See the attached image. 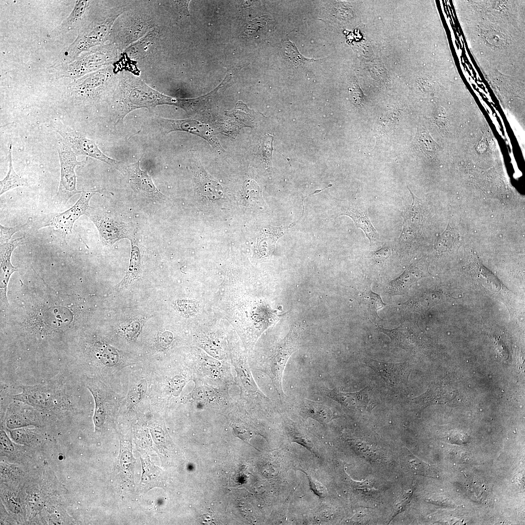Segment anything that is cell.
<instances>
[{
    "instance_id": "obj_1",
    "label": "cell",
    "mask_w": 525,
    "mask_h": 525,
    "mask_svg": "<svg viewBox=\"0 0 525 525\" xmlns=\"http://www.w3.org/2000/svg\"><path fill=\"white\" fill-rule=\"evenodd\" d=\"M118 90L117 123L129 112L138 108L175 104V97L160 93L149 87L140 77L128 72H122L120 76Z\"/></svg>"
},
{
    "instance_id": "obj_2",
    "label": "cell",
    "mask_w": 525,
    "mask_h": 525,
    "mask_svg": "<svg viewBox=\"0 0 525 525\" xmlns=\"http://www.w3.org/2000/svg\"><path fill=\"white\" fill-rule=\"evenodd\" d=\"M128 14L120 23L115 37L114 44L119 50L126 49L158 27L156 18L150 14L134 11Z\"/></svg>"
},
{
    "instance_id": "obj_3",
    "label": "cell",
    "mask_w": 525,
    "mask_h": 525,
    "mask_svg": "<svg viewBox=\"0 0 525 525\" xmlns=\"http://www.w3.org/2000/svg\"><path fill=\"white\" fill-rule=\"evenodd\" d=\"M58 152L60 165V180L56 195L57 202L66 204L74 195L83 191L76 189V176L74 171L81 162L77 160L76 155L64 141L58 143Z\"/></svg>"
},
{
    "instance_id": "obj_4",
    "label": "cell",
    "mask_w": 525,
    "mask_h": 525,
    "mask_svg": "<svg viewBox=\"0 0 525 525\" xmlns=\"http://www.w3.org/2000/svg\"><path fill=\"white\" fill-rule=\"evenodd\" d=\"M51 125L52 128L61 135L65 143L71 149L76 156H87L110 166L117 167L118 161L105 155L99 149L94 140L81 136L59 119L52 120Z\"/></svg>"
},
{
    "instance_id": "obj_5",
    "label": "cell",
    "mask_w": 525,
    "mask_h": 525,
    "mask_svg": "<svg viewBox=\"0 0 525 525\" xmlns=\"http://www.w3.org/2000/svg\"><path fill=\"white\" fill-rule=\"evenodd\" d=\"M131 7L128 3L119 5L106 18L90 24L81 35L74 47V49L76 48L75 52L78 53L88 50L103 43L118 17Z\"/></svg>"
},
{
    "instance_id": "obj_6",
    "label": "cell",
    "mask_w": 525,
    "mask_h": 525,
    "mask_svg": "<svg viewBox=\"0 0 525 525\" xmlns=\"http://www.w3.org/2000/svg\"><path fill=\"white\" fill-rule=\"evenodd\" d=\"M364 363L383 379L389 390L400 393L406 390L411 372L408 363H388L367 359Z\"/></svg>"
},
{
    "instance_id": "obj_7",
    "label": "cell",
    "mask_w": 525,
    "mask_h": 525,
    "mask_svg": "<svg viewBox=\"0 0 525 525\" xmlns=\"http://www.w3.org/2000/svg\"><path fill=\"white\" fill-rule=\"evenodd\" d=\"M158 121L164 134L175 131H185L207 141L220 154L225 153L213 131L206 124L192 119L172 120L159 117Z\"/></svg>"
},
{
    "instance_id": "obj_8",
    "label": "cell",
    "mask_w": 525,
    "mask_h": 525,
    "mask_svg": "<svg viewBox=\"0 0 525 525\" xmlns=\"http://www.w3.org/2000/svg\"><path fill=\"white\" fill-rule=\"evenodd\" d=\"M87 213H90L89 217L97 228L103 244L112 245L123 238L133 240L131 229L124 223L116 221L103 212Z\"/></svg>"
},
{
    "instance_id": "obj_9",
    "label": "cell",
    "mask_w": 525,
    "mask_h": 525,
    "mask_svg": "<svg viewBox=\"0 0 525 525\" xmlns=\"http://www.w3.org/2000/svg\"><path fill=\"white\" fill-rule=\"evenodd\" d=\"M299 335L296 331H291L283 339L272 361L271 369L276 388L280 397L285 394L282 388V377L286 365L292 353L297 348L299 342Z\"/></svg>"
},
{
    "instance_id": "obj_10",
    "label": "cell",
    "mask_w": 525,
    "mask_h": 525,
    "mask_svg": "<svg viewBox=\"0 0 525 525\" xmlns=\"http://www.w3.org/2000/svg\"><path fill=\"white\" fill-rule=\"evenodd\" d=\"M99 191H83L80 198L76 203L66 211L57 214L53 216L48 226H54L62 232L64 236L72 232L73 225L75 221L80 216L87 213L91 207L89 201L91 197Z\"/></svg>"
},
{
    "instance_id": "obj_11",
    "label": "cell",
    "mask_w": 525,
    "mask_h": 525,
    "mask_svg": "<svg viewBox=\"0 0 525 525\" xmlns=\"http://www.w3.org/2000/svg\"><path fill=\"white\" fill-rule=\"evenodd\" d=\"M22 392L13 395L12 398L34 407L49 409L57 406L60 401L59 396L55 390L48 386L36 385L24 386Z\"/></svg>"
},
{
    "instance_id": "obj_12",
    "label": "cell",
    "mask_w": 525,
    "mask_h": 525,
    "mask_svg": "<svg viewBox=\"0 0 525 525\" xmlns=\"http://www.w3.org/2000/svg\"><path fill=\"white\" fill-rule=\"evenodd\" d=\"M321 391L322 393L337 402L348 413H362L368 409L370 400L368 387L352 393L342 392L335 388H323Z\"/></svg>"
},
{
    "instance_id": "obj_13",
    "label": "cell",
    "mask_w": 525,
    "mask_h": 525,
    "mask_svg": "<svg viewBox=\"0 0 525 525\" xmlns=\"http://www.w3.org/2000/svg\"><path fill=\"white\" fill-rule=\"evenodd\" d=\"M119 55L118 48L114 43L92 51L76 63V73L83 74L96 70L116 60Z\"/></svg>"
},
{
    "instance_id": "obj_14",
    "label": "cell",
    "mask_w": 525,
    "mask_h": 525,
    "mask_svg": "<svg viewBox=\"0 0 525 525\" xmlns=\"http://www.w3.org/2000/svg\"><path fill=\"white\" fill-rule=\"evenodd\" d=\"M141 158L136 163L129 164L125 170L132 188L143 195L153 199H164V195L156 187L151 177L140 167Z\"/></svg>"
},
{
    "instance_id": "obj_15",
    "label": "cell",
    "mask_w": 525,
    "mask_h": 525,
    "mask_svg": "<svg viewBox=\"0 0 525 525\" xmlns=\"http://www.w3.org/2000/svg\"><path fill=\"white\" fill-rule=\"evenodd\" d=\"M112 76L110 70H101L88 74L74 84L71 86V91L77 96L91 97L100 91Z\"/></svg>"
},
{
    "instance_id": "obj_16",
    "label": "cell",
    "mask_w": 525,
    "mask_h": 525,
    "mask_svg": "<svg viewBox=\"0 0 525 525\" xmlns=\"http://www.w3.org/2000/svg\"><path fill=\"white\" fill-rule=\"evenodd\" d=\"M23 237H20L0 244V289L2 299L7 303V285L11 275L17 271V268L11 262V256L15 248L23 244Z\"/></svg>"
},
{
    "instance_id": "obj_17",
    "label": "cell",
    "mask_w": 525,
    "mask_h": 525,
    "mask_svg": "<svg viewBox=\"0 0 525 525\" xmlns=\"http://www.w3.org/2000/svg\"><path fill=\"white\" fill-rule=\"evenodd\" d=\"M413 143L419 153L429 159L438 156L442 149L433 138L422 120H420L418 123Z\"/></svg>"
},
{
    "instance_id": "obj_18",
    "label": "cell",
    "mask_w": 525,
    "mask_h": 525,
    "mask_svg": "<svg viewBox=\"0 0 525 525\" xmlns=\"http://www.w3.org/2000/svg\"><path fill=\"white\" fill-rule=\"evenodd\" d=\"M339 215L350 216L353 220L355 225L363 230L367 237L372 244L376 241L378 234L369 219L367 210L362 206L350 205L343 209Z\"/></svg>"
},
{
    "instance_id": "obj_19",
    "label": "cell",
    "mask_w": 525,
    "mask_h": 525,
    "mask_svg": "<svg viewBox=\"0 0 525 525\" xmlns=\"http://www.w3.org/2000/svg\"><path fill=\"white\" fill-rule=\"evenodd\" d=\"M420 265L413 263L407 267L397 278L391 281L387 287V292L391 295H402L421 276Z\"/></svg>"
},
{
    "instance_id": "obj_20",
    "label": "cell",
    "mask_w": 525,
    "mask_h": 525,
    "mask_svg": "<svg viewBox=\"0 0 525 525\" xmlns=\"http://www.w3.org/2000/svg\"><path fill=\"white\" fill-rule=\"evenodd\" d=\"M413 198L412 204L404 211L403 229L400 236L402 240L409 241L416 234L420 226L421 214L418 199L411 192Z\"/></svg>"
},
{
    "instance_id": "obj_21",
    "label": "cell",
    "mask_w": 525,
    "mask_h": 525,
    "mask_svg": "<svg viewBox=\"0 0 525 525\" xmlns=\"http://www.w3.org/2000/svg\"><path fill=\"white\" fill-rule=\"evenodd\" d=\"M196 191L210 200H216L223 194L222 187L215 181L209 178L204 170L200 169L195 175Z\"/></svg>"
},
{
    "instance_id": "obj_22",
    "label": "cell",
    "mask_w": 525,
    "mask_h": 525,
    "mask_svg": "<svg viewBox=\"0 0 525 525\" xmlns=\"http://www.w3.org/2000/svg\"><path fill=\"white\" fill-rule=\"evenodd\" d=\"M448 389L438 384L430 387L422 395L414 398L412 402L421 406H427L430 404H441L450 401L452 398Z\"/></svg>"
},
{
    "instance_id": "obj_23",
    "label": "cell",
    "mask_w": 525,
    "mask_h": 525,
    "mask_svg": "<svg viewBox=\"0 0 525 525\" xmlns=\"http://www.w3.org/2000/svg\"><path fill=\"white\" fill-rule=\"evenodd\" d=\"M377 330L386 334L398 346L404 350L411 349L415 340L411 328L406 323L392 330L385 329L380 326Z\"/></svg>"
},
{
    "instance_id": "obj_24",
    "label": "cell",
    "mask_w": 525,
    "mask_h": 525,
    "mask_svg": "<svg viewBox=\"0 0 525 525\" xmlns=\"http://www.w3.org/2000/svg\"><path fill=\"white\" fill-rule=\"evenodd\" d=\"M301 412L321 423H326L332 420L331 409L322 402L303 399L300 405Z\"/></svg>"
},
{
    "instance_id": "obj_25",
    "label": "cell",
    "mask_w": 525,
    "mask_h": 525,
    "mask_svg": "<svg viewBox=\"0 0 525 525\" xmlns=\"http://www.w3.org/2000/svg\"><path fill=\"white\" fill-rule=\"evenodd\" d=\"M361 298L370 318L373 322L379 325L381 319L378 315L377 311L385 307L386 304L383 301L380 295L371 290L370 284L366 286L361 294Z\"/></svg>"
},
{
    "instance_id": "obj_26",
    "label": "cell",
    "mask_w": 525,
    "mask_h": 525,
    "mask_svg": "<svg viewBox=\"0 0 525 525\" xmlns=\"http://www.w3.org/2000/svg\"><path fill=\"white\" fill-rule=\"evenodd\" d=\"M281 52L283 58L295 67L302 66L323 59H315L304 56L298 51L295 44L289 39L285 40L282 44Z\"/></svg>"
},
{
    "instance_id": "obj_27",
    "label": "cell",
    "mask_w": 525,
    "mask_h": 525,
    "mask_svg": "<svg viewBox=\"0 0 525 525\" xmlns=\"http://www.w3.org/2000/svg\"><path fill=\"white\" fill-rule=\"evenodd\" d=\"M131 242V253L129 266L124 278L120 283L121 287L127 286L134 280L138 279L140 270V253L134 240Z\"/></svg>"
},
{
    "instance_id": "obj_28",
    "label": "cell",
    "mask_w": 525,
    "mask_h": 525,
    "mask_svg": "<svg viewBox=\"0 0 525 525\" xmlns=\"http://www.w3.org/2000/svg\"><path fill=\"white\" fill-rule=\"evenodd\" d=\"M9 170L5 177L0 180V195L11 189L27 186L26 179L20 177L15 171L12 160V145L10 144L8 150Z\"/></svg>"
},
{
    "instance_id": "obj_29",
    "label": "cell",
    "mask_w": 525,
    "mask_h": 525,
    "mask_svg": "<svg viewBox=\"0 0 525 525\" xmlns=\"http://www.w3.org/2000/svg\"><path fill=\"white\" fill-rule=\"evenodd\" d=\"M404 459L406 466L414 473L429 477L438 476L437 471L433 467L415 458L410 454H405Z\"/></svg>"
},
{
    "instance_id": "obj_30",
    "label": "cell",
    "mask_w": 525,
    "mask_h": 525,
    "mask_svg": "<svg viewBox=\"0 0 525 525\" xmlns=\"http://www.w3.org/2000/svg\"><path fill=\"white\" fill-rule=\"evenodd\" d=\"M34 411L28 408H18L15 410L8 416L6 424L9 428L21 427L30 424H33L32 416Z\"/></svg>"
},
{
    "instance_id": "obj_31",
    "label": "cell",
    "mask_w": 525,
    "mask_h": 525,
    "mask_svg": "<svg viewBox=\"0 0 525 525\" xmlns=\"http://www.w3.org/2000/svg\"><path fill=\"white\" fill-rule=\"evenodd\" d=\"M88 388L92 393L95 400V409L93 416L94 423L96 426L100 427L104 423L105 417V410L104 402L100 395L96 391L89 387H88Z\"/></svg>"
},
{
    "instance_id": "obj_32",
    "label": "cell",
    "mask_w": 525,
    "mask_h": 525,
    "mask_svg": "<svg viewBox=\"0 0 525 525\" xmlns=\"http://www.w3.org/2000/svg\"><path fill=\"white\" fill-rule=\"evenodd\" d=\"M273 137L270 134L265 135L262 138L259 149V154L264 164L268 167L270 165L273 152Z\"/></svg>"
},
{
    "instance_id": "obj_33",
    "label": "cell",
    "mask_w": 525,
    "mask_h": 525,
    "mask_svg": "<svg viewBox=\"0 0 525 525\" xmlns=\"http://www.w3.org/2000/svg\"><path fill=\"white\" fill-rule=\"evenodd\" d=\"M456 239L457 237L454 229L450 228H447L436 240L435 243L436 250L438 252L446 251L454 244Z\"/></svg>"
},
{
    "instance_id": "obj_34",
    "label": "cell",
    "mask_w": 525,
    "mask_h": 525,
    "mask_svg": "<svg viewBox=\"0 0 525 525\" xmlns=\"http://www.w3.org/2000/svg\"><path fill=\"white\" fill-rule=\"evenodd\" d=\"M243 190L245 198L250 203L256 204L260 202V188L255 181L251 179L246 180L244 183Z\"/></svg>"
},
{
    "instance_id": "obj_35",
    "label": "cell",
    "mask_w": 525,
    "mask_h": 525,
    "mask_svg": "<svg viewBox=\"0 0 525 525\" xmlns=\"http://www.w3.org/2000/svg\"><path fill=\"white\" fill-rule=\"evenodd\" d=\"M88 0L77 1L71 14L62 25V28L63 29L68 28L70 25L80 18L85 13L86 9L88 7Z\"/></svg>"
},
{
    "instance_id": "obj_36",
    "label": "cell",
    "mask_w": 525,
    "mask_h": 525,
    "mask_svg": "<svg viewBox=\"0 0 525 525\" xmlns=\"http://www.w3.org/2000/svg\"><path fill=\"white\" fill-rule=\"evenodd\" d=\"M98 357L101 362L105 366H112L118 361V355L116 351L109 347H103L99 350Z\"/></svg>"
},
{
    "instance_id": "obj_37",
    "label": "cell",
    "mask_w": 525,
    "mask_h": 525,
    "mask_svg": "<svg viewBox=\"0 0 525 525\" xmlns=\"http://www.w3.org/2000/svg\"><path fill=\"white\" fill-rule=\"evenodd\" d=\"M167 5H170L179 18L190 16L188 5L190 0H171L163 1Z\"/></svg>"
},
{
    "instance_id": "obj_38",
    "label": "cell",
    "mask_w": 525,
    "mask_h": 525,
    "mask_svg": "<svg viewBox=\"0 0 525 525\" xmlns=\"http://www.w3.org/2000/svg\"><path fill=\"white\" fill-rule=\"evenodd\" d=\"M413 493V490H409L408 491L405 492L398 500L397 503L394 506V508L393 513L392 514L391 521L398 514L402 513L405 509L411 500Z\"/></svg>"
},
{
    "instance_id": "obj_39",
    "label": "cell",
    "mask_w": 525,
    "mask_h": 525,
    "mask_svg": "<svg viewBox=\"0 0 525 525\" xmlns=\"http://www.w3.org/2000/svg\"><path fill=\"white\" fill-rule=\"evenodd\" d=\"M21 227H7L0 224V244L10 241L13 235L21 229Z\"/></svg>"
},
{
    "instance_id": "obj_40",
    "label": "cell",
    "mask_w": 525,
    "mask_h": 525,
    "mask_svg": "<svg viewBox=\"0 0 525 525\" xmlns=\"http://www.w3.org/2000/svg\"><path fill=\"white\" fill-rule=\"evenodd\" d=\"M11 434L13 439L20 443L26 442L30 436L28 431L23 429L14 430L11 432Z\"/></svg>"
},
{
    "instance_id": "obj_41",
    "label": "cell",
    "mask_w": 525,
    "mask_h": 525,
    "mask_svg": "<svg viewBox=\"0 0 525 525\" xmlns=\"http://www.w3.org/2000/svg\"><path fill=\"white\" fill-rule=\"evenodd\" d=\"M184 383L185 379L183 377L177 376L174 377L171 382V388L173 394L178 395L181 391Z\"/></svg>"
},
{
    "instance_id": "obj_42",
    "label": "cell",
    "mask_w": 525,
    "mask_h": 525,
    "mask_svg": "<svg viewBox=\"0 0 525 525\" xmlns=\"http://www.w3.org/2000/svg\"><path fill=\"white\" fill-rule=\"evenodd\" d=\"M0 445L4 451L7 453H11L14 451L13 445L3 431H0Z\"/></svg>"
},
{
    "instance_id": "obj_43",
    "label": "cell",
    "mask_w": 525,
    "mask_h": 525,
    "mask_svg": "<svg viewBox=\"0 0 525 525\" xmlns=\"http://www.w3.org/2000/svg\"><path fill=\"white\" fill-rule=\"evenodd\" d=\"M143 381L138 383L133 391V397L134 398L135 401H139L145 394L147 389V384L145 381L144 382Z\"/></svg>"
},
{
    "instance_id": "obj_44",
    "label": "cell",
    "mask_w": 525,
    "mask_h": 525,
    "mask_svg": "<svg viewBox=\"0 0 525 525\" xmlns=\"http://www.w3.org/2000/svg\"><path fill=\"white\" fill-rule=\"evenodd\" d=\"M391 254V250L388 247H384L376 251L373 254V257L378 262H383L387 259Z\"/></svg>"
},
{
    "instance_id": "obj_45",
    "label": "cell",
    "mask_w": 525,
    "mask_h": 525,
    "mask_svg": "<svg viewBox=\"0 0 525 525\" xmlns=\"http://www.w3.org/2000/svg\"><path fill=\"white\" fill-rule=\"evenodd\" d=\"M167 333V332L163 333L158 337L160 344L164 347L169 345L172 340V334L169 332L168 334Z\"/></svg>"
}]
</instances>
